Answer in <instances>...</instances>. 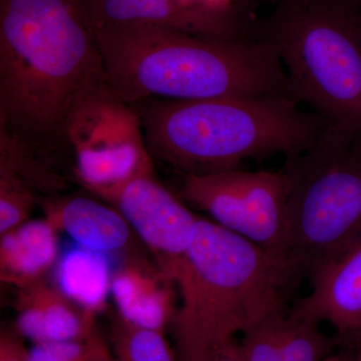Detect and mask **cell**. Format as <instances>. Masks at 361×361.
Returning a JSON list of instances; mask_svg holds the SVG:
<instances>
[{"label": "cell", "mask_w": 361, "mask_h": 361, "mask_svg": "<svg viewBox=\"0 0 361 361\" xmlns=\"http://www.w3.org/2000/svg\"><path fill=\"white\" fill-rule=\"evenodd\" d=\"M104 85L85 0H0V135L49 167L71 111Z\"/></svg>", "instance_id": "1"}, {"label": "cell", "mask_w": 361, "mask_h": 361, "mask_svg": "<svg viewBox=\"0 0 361 361\" xmlns=\"http://www.w3.org/2000/svg\"><path fill=\"white\" fill-rule=\"evenodd\" d=\"M94 30L106 85L126 103L153 97L284 96L296 101L281 61L260 40L214 39L135 23Z\"/></svg>", "instance_id": "2"}, {"label": "cell", "mask_w": 361, "mask_h": 361, "mask_svg": "<svg viewBox=\"0 0 361 361\" xmlns=\"http://www.w3.org/2000/svg\"><path fill=\"white\" fill-rule=\"evenodd\" d=\"M174 282L180 305L170 329L179 361H212L237 336L282 312L294 284L267 252L201 217Z\"/></svg>", "instance_id": "3"}, {"label": "cell", "mask_w": 361, "mask_h": 361, "mask_svg": "<svg viewBox=\"0 0 361 361\" xmlns=\"http://www.w3.org/2000/svg\"><path fill=\"white\" fill-rule=\"evenodd\" d=\"M139 114L153 159L182 175L234 170L249 159L297 155L329 126L284 96L165 99Z\"/></svg>", "instance_id": "4"}, {"label": "cell", "mask_w": 361, "mask_h": 361, "mask_svg": "<svg viewBox=\"0 0 361 361\" xmlns=\"http://www.w3.org/2000/svg\"><path fill=\"white\" fill-rule=\"evenodd\" d=\"M298 103L361 137V0H282L253 25Z\"/></svg>", "instance_id": "5"}, {"label": "cell", "mask_w": 361, "mask_h": 361, "mask_svg": "<svg viewBox=\"0 0 361 361\" xmlns=\"http://www.w3.org/2000/svg\"><path fill=\"white\" fill-rule=\"evenodd\" d=\"M287 270L311 277L361 239V137L329 125L314 144L288 157Z\"/></svg>", "instance_id": "6"}, {"label": "cell", "mask_w": 361, "mask_h": 361, "mask_svg": "<svg viewBox=\"0 0 361 361\" xmlns=\"http://www.w3.org/2000/svg\"><path fill=\"white\" fill-rule=\"evenodd\" d=\"M65 142L73 152L75 177L96 198L155 174L141 116L106 85L85 94L71 111Z\"/></svg>", "instance_id": "7"}, {"label": "cell", "mask_w": 361, "mask_h": 361, "mask_svg": "<svg viewBox=\"0 0 361 361\" xmlns=\"http://www.w3.org/2000/svg\"><path fill=\"white\" fill-rule=\"evenodd\" d=\"M180 195L216 224L260 247L287 269L288 189L283 171L234 169L183 175Z\"/></svg>", "instance_id": "8"}, {"label": "cell", "mask_w": 361, "mask_h": 361, "mask_svg": "<svg viewBox=\"0 0 361 361\" xmlns=\"http://www.w3.org/2000/svg\"><path fill=\"white\" fill-rule=\"evenodd\" d=\"M97 199L121 213L156 264L174 281L175 271L191 245L200 217L163 186L155 174L140 176Z\"/></svg>", "instance_id": "9"}, {"label": "cell", "mask_w": 361, "mask_h": 361, "mask_svg": "<svg viewBox=\"0 0 361 361\" xmlns=\"http://www.w3.org/2000/svg\"><path fill=\"white\" fill-rule=\"evenodd\" d=\"M92 25H147L224 39H253V25L237 13H215L182 0H85Z\"/></svg>", "instance_id": "10"}, {"label": "cell", "mask_w": 361, "mask_h": 361, "mask_svg": "<svg viewBox=\"0 0 361 361\" xmlns=\"http://www.w3.org/2000/svg\"><path fill=\"white\" fill-rule=\"evenodd\" d=\"M307 296L291 314L310 322H329L339 336L361 339V239L319 268Z\"/></svg>", "instance_id": "11"}, {"label": "cell", "mask_w": 361, "mask_h": 361, "mask_svg": "<svg viewBox=\"0 0 361 361\" xmlns=\"http://www.w3.org/2000/svg\"><path fill=\"white\" fill-rule=\"evenodd\" d=\"M123 257L111 278L116 314L135 326L166 332L178 308L175 282L145 253Z\"/></svg>", "instance_id": "12"}, {"label": "cell", "mask_w": 361, "mask_h": 361, "mask_svg": "<svg viewBox=\"0 0 361 361\" xmlns=\"http://www.w3.org/2000/svg\"><path fill=\"white\" fill-rule=\"evenodd\" d=\"M44 218L77 246L110 256L144 253L140 240L116 209L99 199L54 197L42 202ZM142 244V243H141ZM145 248V247H144Z\"/></svg>", "instance_id": "13"}, {"label": "cell", "mask_w": 361, "mask_h": 361, "mask_svg": "<svg viewBox=\"0 0 361 361\" xmlns=\"http://www.w3.org/2000/svg\"><path fill=\"white\" fill-rule=\"evenodd\" d=\"M16 331L32 344L89 338L97 334L94 312L47 279L16 288Z\"/></svg>", "instance_id": "14"}, {"label": "cell", "mask_w": 361, "mask_h": 361, "mask_svg": "<svg viewBox=\"0 0 361 361\" xmlns=\"http://www.w3.org/2000/svg\"><path fill=\"white\" fill-rule=\"evenodd\" d=\"M58 230L49 220H28L0 235V280L14 288L47 279L59 261Z\"/></svg>", "instance_id": "15"}, {"label": "cell", "mask_w": 361, "mask_h": 361, "mask_svg": "<svg viewBox=\"0 0 361 361\" xmlns=\"http://www.w3.org/2000/svg\"><path fill=\"white\" fill-rule=\"evenodd\" d=\"M109 256L77 246L56 263V285L85 310L99 314L111 294V271Z\"/></svg>", "instance_id": "16"}, {"label": "cell", "mask_w": 361, "mask_h": 361, "mask_svg": "<svg viewBox=\"0 0 361 361\" xmlns=\"http://www.w3.org/2000/svg\"><path fill=\"white\" fill-rule=\"evenodd\" d=\"M111 349L116 361H179L165 332L135 326L116 313L111 319Z\"/></svg>", "instance_id": "17"}, {"label": "cell", "mask_w": 361, "mask_h": 361, "mask_svg": "<svg viewBox=\"0 0 361 361\" xmlns=\"http://www.w3.org/2000/svg\"><path fill=\"white\" fill-rule=\"evenodd\" d=\"M275 334L284 361H324L331 355L332 342L317 323L278 313Z\"/></svg>", "instance_id": "18"}, {"label": "cell", "mask_w": 361, "mask_h": 361, "mask_svg": "<svg viewBox=\"0 0 361 361\" xmlns=\"http://www.w3.org/2000/svg\"><path fill=\"white\" fill-rule=\"evenodd\" d=\"M35 204L32 185L11 166L0 161V235L30 220Z\"/></svg>", "instance_id": "19"}, {"label": "cell", "mask_w": 361, "mask_h": 361, "mask_svg": "<svg viewBox=\"0 0 361 361\" xmlns=\"http://www.w3.org/2000/svg\"><path fill=\"white\" fill-rule=\"evenodd\" d=\"M28 361H115L111 348L99 334L80 341L32 344Z\"/></svg>", "instance_id": "20"}, {"label": "cell", "mask_w": 361, "mask_h": 361, "mask_svg": "<svg viewBox=\"0 0 361 361\" xmlns=\"http://www.w3.org/2000/svg\"><path fill=\"white\" fill-rule=\"evenodd\" d=\"M277 314L270 316L242 334L239 343L246 361H284L275 334Z\"/></svg>", "instance_id": "21"}, {"label": "cell", "mask_w": 361, "mask_h": 361, "mask_svg": "<svg viewBox=\"0 0 361 361\" xmlns=\"http://www.w3.org/2000/svg\"><path fill=\"white\" fill-rule=\"evenodd\" d=\"M30 348L25 338L13 329H2L0 334V361H28Z\"/></svg>", "instance_id": "22"}, {"label": "cell", "mask_w": 361, "mask_h": 361, "mask_svg": "<svg viewBox=\"0 0 361 361\" xmlns=\"http://www.w3.org/2000/svg\"><path fill=\"white\" fill-rule=\"evenodd\" d=\"M182 1L206 11L230 13H236L235 6L241 0H182Z\"/></svg>", "instance_id": "23"}, {"label": "cell", "mask_w": 361, "mask_h": 361, "mask_svg": "<svg viewBox=\"0 0 361 361\" xmlns=\"http://www.w3.org/2000/svg\"><path fill=\"white\" fill-rule=\"evenodd\" d=\"M212 361H246L245 356L242 353L241 346L238 341L228 346Z\"/></svg>", "instance_id": "24"}, {"label": "cell", "mask_w": 361, "mask_h": 361, "mask_svg": "<svg viewBox=\"0 0 361 361\" xmlns=\"http://www.w3.org/2000/svg\"><path fill=\"white\" fill-rule=\"evenodd\" d=\"M324 361H349L348 356L344 353H332ZM353 361V360H350Z\"/></svg>", "instance_id": "25"}, {"label": "cell", "mask_w": 361, "mask_h": 361, "mask_svg": "<svg viewBox=\"0 0 361 361\" xmlns=\"http://www.w3.org/2000/svg\"><path fill=\"white\" fill-rule=\"evenodd\" d=\"M353 361H361V351L360 353V355L356 356L355 360H353Z\"/></svg>", "instance_id": "26"}, {"label": "cell", "mask_w": 361, "mask_h": 361, "mask_svg": "<svg viewBox=\"0 0 361 361\" xmlns=\"http://www.w3.org/2000/svg\"><path fill=\"white\" fill-rule=\"evenodd\" d=\"M116 361V360H115Z\"/></svg>", "instance_id": "27"}]
</instances>
